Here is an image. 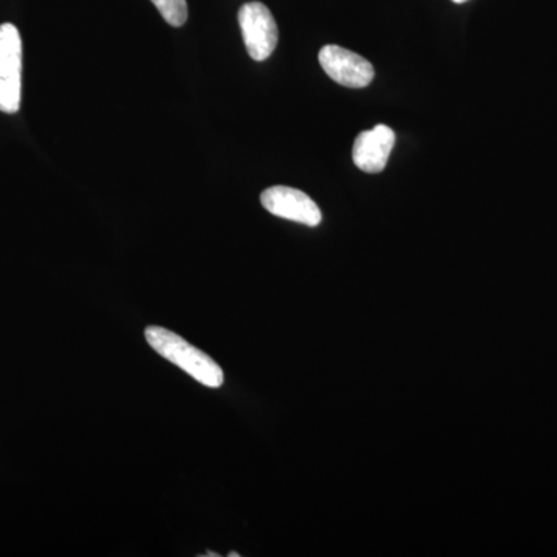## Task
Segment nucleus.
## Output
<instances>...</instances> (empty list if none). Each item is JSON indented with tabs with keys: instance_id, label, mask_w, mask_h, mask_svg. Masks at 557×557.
<instances>
[{
	"instance_id": "f257e3e1",
	"label": "nucleus",
	"mask_w": 557,
	"mask_h": 557,
	"mask_svg": "<svg viewBox=\"0 0 557 557\" xmlns=\"http://www.w3.org/2000/svg\"><path fill=\"white\" fill-rule=\"evenodd\" d=\"M146 341L160 357L185 370L194 380L209 388H219L225 383V375L218 362L188 341L164 327L150 325L145 330Z\"/></svg>"
},
{
	"instance_id": "f03ea898",
	"label": "nucleus",
	"mask_w": 557,
	"mask_h": 557,
	"mask_svg": "<svg viewBox=\"0 0 557 557\" xmlns=\"http://www.w3.org/2000/svg\"><path fill=\"white\" fill-rule=\"evenodd\" d=\"M22 100V39L13 24L0 25V112L16 113Z\"/></svg>"
},
{
	"instance_id": "7ed1b4c3",
	"label": "nucleus",
	"mask_w": 557,
	"mask_h": 557,
	"mask_svg": "<svg viewBox=\"0 0 557 557\" xmlns=\"http://www.w3.org/2000/svg\"><path fill=\"white\" fill-rule=\"evenodd\" d=\"M239 25L245 47L255 61L269 60L277 46V25L263 3H245L239 10Z\"/></svg>"
},
{
	"instance_id": "20e7f679",
	"label": "nucleus",
	"mask_w": 557,
	"mask_h": 557,
	"mask_svg": "<svg viewBox=\"0 0 557 557\" xmlns=\"http://www.w3.org/2000/svg\"><path fill=\"white\" fill-rule=\"evenodd\" d=\"M319 62L330 78L350 89L368 87L375 78V70L368 60L338 46H325L319 51Z\"/></svg>"
},
{
	"instance_id": "39448f33",
	"label": "nucleus",
	"mask_w": 557,
	"mask_h": 557,
	"mask_svg": "<svg viewBox=\"0 0 557 557\" xmlns=\"http://www.w3.org/2000/svg\"><path fill=\"white\" fill-rule=\"evenodd\" d=\"M260 201L276 218L293 220L307 226H318L322 222L321 209L302 190L273 186L263 190Z\"/></svg>"
},
{
	"instance_id": "423d86ee",
	"label": "nucleus",
	"mask_w": 557,
	"mask_h": 557,
	"mask_svg": "<svg viewBox=\"0 0 557 557\" xmlns=\"http://www.w3.org/2000/svg\"><path fill=\"white\" fill-rule=\"evenodd\" d=\"M395 146V132L386 124L358 135L354 145V161L359 170L379 174L387 166L388 157Z\"/></svg>"
},
{
	"instance_id": "0eeeda50",
	"label": "nucleus",
	"mask_w": 557,
	"mask_h": 557,
	"mask_svg": "<svg viewBox=\"0 0 557 557\" xmlns=\"http://www.w3.org/2000/svg\"><path fill=\"white\" fill-rule=\"evenodd\" d=\"M152 3L172 27H182L188 21L186 0H152Z\"/></svg>"
},
{
	"instance_id": "6e6552de",
	"label": "nucleus",
	"mask_w": 557,
	"mask_h": 557,
	"mask_svg": "<svg viewBox=\"0 0 557 557\" xmlns=\"http://www.w3.org/2000/svg\"><path fill=\"white\" fill-rule=\"evenodd\" d=\"M454 3H465L467 0H453Z\"/></svg>"
},
{
	"instance_id": "1a4fd4ad",
	"label": "nucleus",
	"mask_w": 557,
	"mask_h": 557,
	"mask_svg": "<svg viewBox=\"0 0 557 557\" xmlns=\"http://www.w3.org/2000/svg\"><path fill=\"white\" fill-rule=\"evenodd\" d=\"M230 557H239V555H237V553H230L228 555Z\"/></svg>"
}]
</instances>
